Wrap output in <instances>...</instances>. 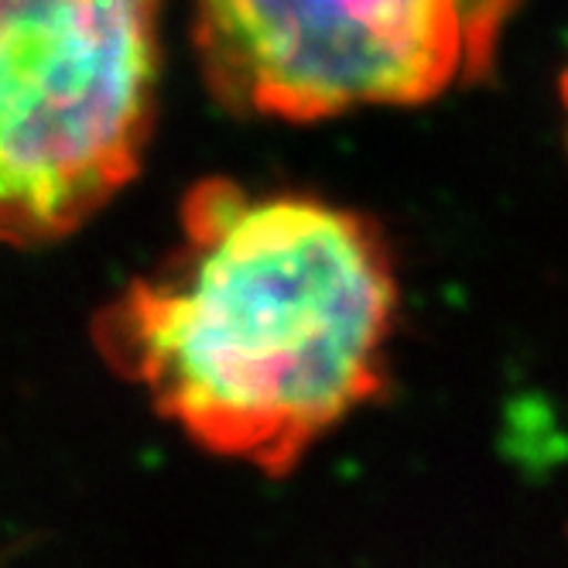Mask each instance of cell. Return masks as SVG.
<instances>
[{"mask_svg":"<svg viewBox=\"0 0 568 568\" xmlns=\"http://www.w3.org/2000/svg\"><path fill=\"white\" fill-rule=\"evenodd\" d=\"M397 308L374 220L210 179L165 261L93 318V343L202 453L288 476L384 390Z\"/></svg>","mask_w":568,"mask_h":568,"instance_id":"1","label":"cell"},{"mask_svg":"<svg viewBox=\"0 0 568 568\" xmlns=\"http://www.w3.org/2000/svg\"><path fill=\"white\" fill-rule=\"evenodd\" d=\"M158 83L161 0H0V243L65 240L138 179Z\"/></svg>","mask_w":568,"mask_h":568,"instance_id":"2","label":"cell"},{"mask_svg":"<svg viewBox=\"0 0 568 568\" xmlns=\"http://www.w3.org/2000/svg\"><path fill=\"white\" fill-rule=\"evenodd\" d=\"M195 55L236 113L312 124L422 106L490 69L514 0H192Z\"/></svg>","mask_w":568,"mask_h":568,"instance_id":"3","label":"cell"},{"mask_svg":"<svg viewBox=\"0 0 568 568\" xmlns=\"http://www.w3.org/2000/svg\"><path fill=\"white\" fill-rule=\"evenodd\" d=\"M561 106H565V120H568V69L561 75Z\"/></svg>","mask_w":568,"mask_h":568,"instance_id":"4","label":"cell"}]
</instances>
